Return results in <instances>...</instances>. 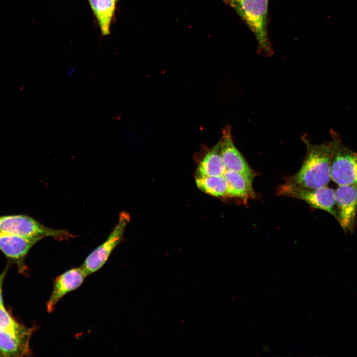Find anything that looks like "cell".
Returning <instances> with one entry per match:
<instances>
[{
  "mask_svg": "<svg viewBox=\"0 0 357 357\" xmlns=\"http://www.w3.org/2000/svg\"><path fill=\"white\" fill-rule=\"evenodd\" d=\"M304 142L306 153L302 165L296 174L286 179L285 183L307 189L327 185L331 179L330 170L334 155L332 141L313 144L304 138Z\"/></svg>",
  "mask_w": 357,
  "mask_h": 357,
  "instance_id": "6da1fadb",
  "label": "cell"
},
{
  "mask_svg": "<svg viewBox=\"0 0 357 357\" xmlns=\"http://www.w3.org/2000/svg\"><path fill=\"white\" fill-rule=\"evenodd\" d=\"M234 9L254 34L259 51L270 55L273 51L267 32L268 0H223Z\"/></svg>",
  "mask_w": 357,
  "mask_h": 357,
  "instance_id": "7a4b0ae2",
  "label": "cell"
},
{
  "mask_svg": "<svg viewBox=\"0 0 357 357\" xmlns=\"http://www.w3.org/2000/svg\"><path fill=\"white\" fill-rule=\"evenodd\" d=\"M0 232L38 240L46 237L64 239L72 237L66 230L49 228L25 215L0 216Z\"/></svg>",
  "mask_w": 357,
  "mask_h": 357,
  "instance_id": "3957f363",
  "label": "cell"
},
{
  "mask_svg": "<svg viewBox=\"0 0 357 357\" xmlns=\"http://www.w3.org/2000/svg\"><path fill=\"white\" fill-rule=\"evenodd\" d=\"M330 133L334 146L331 179L339 186H357V153L345 146L335 130Z\"/></svg>",
  "mask_w": 357,
  "mask_h": 357,
  "instance_id": "277c9868",
  "label": "cell"
},
{
  "mask_svg": "<svg viewBox=\"0 0 357 357\" xmlns=\"http://www.w3.org/2000/svg\"><path fill=\"white\" fill-rule=\"evenodd\" d=\"M278 194L302 200L310 206L324 210L337 219L336 192L327 185L313 189L292 186L285 183L277 189Z\"/></svg>",
  "mask_w": 357,
  "mask_h": 357,
  "instance_id": "5b68a950",
  "label": "cell"
},
{
  "mask_svg": "<svg viewBox=\"0 0 357 357\" xmlns=\"http://www.w3.org/2000/svg\"><path fill=\"white\" fill-rule=\"evenodd\" d=\"M129 218L127 213H120L118 223L106 240L86 258L80 267L87 276L97 271L106 262L113 250L121 241Z\"/></svg>",
  "mask_w": 357,
  "mask_h": 357,
  "instance_id": "8992f818",
  "label": "cell"
},
{
  "mask_svg": "<svg viewBox=\"0 0 357 357\" xmlns=\"http://www.w3.org/2000/svg\"><path fill=\"white\" fill-rule=\"evenodd\" d=\"M335 192L337 220L345 232L352 233L357 220V186H339Z\"/></svg>",
  "mask_w": 357,
  "mask_h": 357,
  "instance_id": "52a82bcc",
  "label": "cell"
},
{
  "mask_svg": "<svg viewBox=\"0 0 357 357\" xmlns=\"http://www.w3.org/2000/svg\"><path fill=\"white\" fill-rule=\"evenodd\" d=\"M39 240L0 232V250L15 264L19 271L26 270L24 260L32 247Z\"/></svg>",
  "mask_w": 357,
  "mask_h": 357,
  "instance_id": "ba28073f",
  "label": "cell"
},
{
  "mask_svg": "<svg viewBox=\"0 0 357 357\" xmlns=\"http://www.w3.org/2000/svg\"><path fill=\"white\" fill-rule=\"evenodd\" d=\"M87 276L80 266L70 269L58 276L47 302V311L52 312L58 302L66 294L79 288Z\"/></svg>",
  "mask_w": 357,
  "mask_h": 357,
  "instance_id": "9c48e42d",
  "label": "cell"
},
{
  "mask_svg": "<svg viewBox=\"0 0 357 357\" xmlns=\"http://www.w3.org/2000/svg\"><path fill=\"white\" fill-rule=\"evenodd\" d=\"M219 142L226 171L238 172L254 178V172L234 144L230 126L223 129Z\"/></svg>",
  "mask_w": 357,
  "mask_h": 357,
  "instance_id": "30bf717a",
  "label": "cell"
},
{
  "mask_svg": "<svg viewBox=\"0 0 357 357\" xmlns=\"http://www.w3.org/2000/svg\"><path fill=\"white\" fill-rule=\"evenodd\" d=\"M223 176L227 183L229 197L239 199L245 203L255 197L252 187L254 177L232 171H226Z\"/></svg>",
  "mask_w": 357,
  "mask_h": 357,
  "instance_id": "8fae6325",
  "label": "cell"
},
{
  "mask_svg": "<svg viewBox=\"0 0 357 357\" xmlns=\"http://www.w3.org/2000/svg\"><path fill=\"white\" fill-rule=\"evenodd\" d=\"M226 171L219 141L207 151L199 163L196 177L223 176Z\"/></svg>",
  "mask_w": 357,
  "mask_h": 357,
  "instance_id": "7c38bea8",
  "label": "cell"
},
{
  "mask_svg": "<svg viewBox=\"0 0 357 357\" xmlns=\"http://www.w3.org/2000/svg\"><path fill=\"white\" fill-rule=\"evenodd\" d=\"M0 330L10 334L24 346L30 348V341L34 328L19 323L6 311L5 307L0 306Z\"/></svg>",
  "mask_w": 357,
  "mask_h": 357,
  "instance_id": "4fadbf2b",
  "label": "cell"
},
{
  "mask_svg": "<svg viewBox=\"0 0 357 357\" xmlns=\"http://www.w3.org/2000/svg\"><path fill=\"white\" fill-rule=\"evenodd\" d=\"M195 181L198 188L208 194L218 198L229 197L224 176L196 177Z\"/></svg>",
  "mask_w": 357,
  "mask_h": 357,
  "instance_id": "5bb4252c",
  "label": "cell"
},
{
  "mask_svg": "<svg viewBox=\"0 0 357 357\" xmlns=\"http://www.w3.org/2000/svg\"><path fill=\"white\" fill-rule=\"evenodd\" d=\"M30 348L19 342L10 334L0 330V357H20L29 356Z\"/></svg>",
  "mask_w": 357,
  "mask_h": 357,
  "instance_id": "9a60e30c",
  "label": "cell"
},
{
  "mask_svg": "<svg viewBox=\"0 0 357 357\" xmlns=\"http://www.w3.org/2000/svg\"><path fill=\"white\" fill-rule=\"evenodd\" d=\"M116 0H89L104 35L109 33L110 25Z\"/></svg>",
  "mask_w": 357,
  "mask_h": 357,
  "instance_id": "2e32d148",
  "label": "cell"
},
{
  "mask_svg": "<svg viewBox=\"0 0 357 357\" xmlns=\"http://www.w3.org/2000/svg\"><path fill=\"white\" fill-rule=\"evenodd\" d=\"M8 270V266H6L5 269L0 274V306L4 307L3 304V300L2 296V286L4 280Z\"/></svg>",
  "mask_w": 357,
  "mask_h": 357,
  "instance_id": "e0dca14e",
  "label": "cell"
}]
</instances>
